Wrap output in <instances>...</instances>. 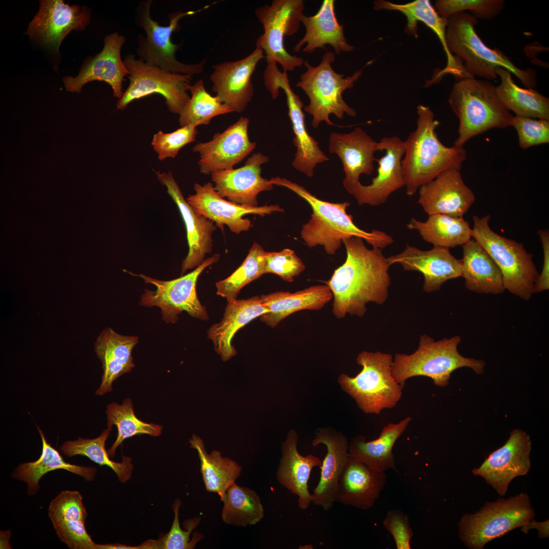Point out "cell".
I'll return each instance as SVG.
<instances>
[{
	"label": "cell",
	"mask_w": 549,
	"mask_h": 549,
	"mask_svg": "<svg viewBox=\"0 0 549 549\" xmlns=\"http://www.w3.org/2000/svg\"><path fill=\"white\" fill-rule=\"evenodd\" d=\"M387 260L390 266L399 263L404 270L421 272L424 278L423 289L428 293L439 290L446 281L462 275L461 260L446 248L434 247L423 251L407 244L402 252Z\"/></svg>",
	"instance_id": "603a6c76"
},
{
	"label": "cell",
	"mask_w": 549,
	"mask_h": 549,
	"mask_svg": "<svg viewBox=\"0 0 549 549\" xmlns=\"http://www.w3.org/2000/svg\"><path fill=\"white\" fill-rule=\"evenodd\" d=\"M407 227L417 230L424 240L434 247L453 248L472 238V228L463 217L433 214L429 215L425 222L412 218Z\"/></svg>",
	"instance_id": "b9f144b4"
},
{
	"label": "cell",
	"mask_w": 549,
	"mask_h": 549,
	"mask_svg": "<svg viewBox=\"0 0 549 549\" xmlns=\"http://www.w3.org/2000/svg\"><path fill=\"white\" fill-rule=\"evenodd\" d=\"M196 127L189 125L171 133L160 131L154 135L151 145L160 161L168 158H174L179 150L186 145L195 141L198 133Z\"/></svg>",
	"instance_id": "f907efd6"
},
{
	"label": "cell",
	"mask_w": 549,
	"mask_h": 549,
	"mask_svg": "<svg viewBox=\"0 0 549 549\" xmlns=\"http://www.w3.org/2000/svg\"><path fill=\"white\" fill-rule=\"evenodd\" d=\"M418 202L428 215L444 214L463 217L475 200L464 182L460 169L451 168L418 189Z\"/></svg>",
	"instance_id": "7402d4cb"
},
{
	"label": "cell",
	"mask_w": 549,
	"mask_h": 549,
	"mask_svg": "<svg viewBox=\"0 0 549 549\" xmlns=\"http://www.w3.org/2000/svg\"><path fill=\"white\" fill-rule=\"evenodd\" d=\"M151 0L140 2L136 8L135 22L136 25L145 32L137 37L136 53L139 59L163 70L173 73L189 75L192 76L203 72L206 59L196 64H185L178 61L175 53L182 43L174 44L171 41L173 33L180 28L179 21L187 16L193 15L207 8H203L186 12L178 11L168 15L169 23L167 26L160 25L150 16Z\"/></svg>",
	"instance_id": "30bf717a"
},
{
	"label": "cell",
	"mask_w": 549,
	"mask_h": 549,
	"mask_svg": "<svg viewBox=\"0 0 549 549\" xmlns=\"http://www.w3.org/2000/svg\"><path fill=\"white\" fill-rule=\"evenodd\" d=\"M504 3L503 0H437L434 8L440 16L446 18L470 10L477 19L490 20L500 13Z\"/></svg>",
	"instance_id": "681fc988"
},
{
	"label": "cell",
	"mask_w": 549,
	"mask_h": 549,
	"mask_svg": "<svg viewBox=\"0 0 549 549\" xmlns=\"http://www.w3.org/2000/svg\"><path fill=\"white\" fill-rule=\"evenodd\" d=\"M48 516L58 538L71 549H97L86 531L87 511L77 491H63L50 502Z\"/></svg>",
	"instance_id": "83f0119b"
},
{
	"label": "cell",
	"mask_w": 549,
	"mask_h": 549,
	"mask_svg": "<svg viewBox=\"0 0 549 549\" xmlns=\"http://www.w3.org/2000/svg\"><path fill=\"white\" fill-rule=\"evenodd\" d=\"M268 312L259 296L227 301L221 321L211 325L207 331L208 338L212 342L215 351L223 361H227L236 354L232 345L236 332L253 319Z\"/></svg>",
	"instance_id": "d6a6232c"
},
{
	"label": "cell",
	"mask_w": 549,
	"mask_h": 549,
	"mask_svg": "<svg viewBox=\"0 0 549 549\" xmlns=\"http://www.w3.org/2000/svg\"><path fill=\"white\" fill-rule=\"evenodd\" d=\"M128 71L130 83L116 103L117 109L124 110L132 101L159 94L165 99L169 110L179 114L188 104V92L192 84V76L166 72L148 64L134 54L123 59Z\"/></svg>",
	"instance_id": "7c38bea8"
},
{
	"label": "cell",
	"mask_w": 549,
	"mask_h": 549,
	"mask_svg": "<svg viewBox=\"0 0 549 549\" xmlns=\"http://www.w3.org/2000/svg\"><path fill=\"white\" fill-rule=\"evenodd\" d=\"M161 184L167 188V192L174 201L185 222L189 252L181 264V276L188 269L195 268L204 261L206 254L212 251V235L216 230L214 222L195 212L185 200L172 173L156 171Z\"/></svg>",
	"instance_id": "cb8c5ba5"
},
{
	"label": "cell",
	"mask_w": 549,
	"mask_h": 549,
	"mask_svg": "<svg viewBox=\"0 0 549 549\" xmlns=\"http://www.w3.org/2000/svg\"><path fill=\"white\" fill-rule=\"evenodd\" d=\"M477 23V19L466 12L455 13L447 18V46L462 61L468 75L493 80L498 77L497 69L501 67L514 74L525 87H535L536 71L531 68H518L502 51L485 45L476 32Z\"/></svg>",
	"instance_id": "277c9868"
},
{
	"label": "cell",
	"mask_w": 549,
	"mask_h": 549,
	"mask_svg": "<svg viewBox=\"0 0 549 549\" xmlns=\"http://www.w3.org/2000/svg\"><path fill=\"white\" fill-rule=\"evenodd\" d=\"M374 9L376 10L397 11L406 17L405 28L406 34L417 37V23H424L432 29L440 40L447 56V64L443 69L448 74H454L460 69L458 58L449 51L447 44L446 28L447 18L440 16L429 0H415L404 4H395L385 0L375 1Z\"/></svg>",
	"instance_id": "d590c367"
},
{
	"label": "cell",
	"mask_w": 549,
	"mask_h": 549,
	"mask_svg": "<svg viewBox=\"0 0 549 549\" xmlns=\"http://www.w3.org/2000/svg\"><path fill=\"white\" fill-rule=\"evenodd\" d=\"M531 450L529 435L520 429L513 430L505 444L491 453L481 465L474 468L472 472L482 477L503 496L512 479L529 471Z\"/></svg>",
	"instance_id": "2e32d148"
},
{
	"label": "cell",
	"mask_w": 549,
	"mask_h": 549,
	"mask_svg": "<svg viewBox=\"0 0 549 549\" xmlns=\"http://www.w3.org/2000/svg\"><path fill=\"white\" fill-rule=\"evenodd\" d=\"M265 56L263 50L256 47L243 58L213 66L210 76L212 90L233 112H242L252 100L254 93L252 76L258 63Z\"/></svg>",
	"instance_id": "ffe728a7"
},
{
	"label": "cell",
	"mask_w": 549,
	"mask_h": 549,
	"mask_svg": "<svg viewBox=\"0 0 549 549\" xmlns=\"http://www.w3.org/2000/svg\"><path fill=\"white\" fill-rule=\"evenodd\" d=\"M222 521L229 525L246 527L260 522L264 517V509L261 499L254 490L235 482L226 491L222 500Z\"/></svg>",
	"instance_id": "7bdbcfd3"
},
{
	"label": "cell",
	"mask_w": 549,
	"mask_h": 549,
	"mask_svg": "<svg viewBox=\"0 0 549 549\" xmlns=\"http://www.w3.org/2000/svg\"><path fill=\"white\" fill-rule=\"evenodd\" d=\"M356 360L362 370L354 377L341 374L338 382L341 388L365 413L379 414L384 409L395 407L401 399L403 388L392 376V356L364 351Z\"/></svg>",
	"instance_id": "ba28073f"
},
{
	"label": "cell",
	"mask_w": 549,
	"mask_h": 549,
	"mask_svg": "<svg viewBox=\"0 0 549 549\" xmlns=\"http://www.w3.org/2000/svg\"><path fill=\"white\" fill-rule=\"evenodd\" d=\"M181 505V501L176 499L173 505L174 513V520L171 528L168 533L157 540H148L144 543L146 548H164V549H191L203 536L202 534L196 532L190 540V536L192 531L198 525L201 517L193 518L186 520L185 530L181 529L179 521V509Z\"/></svg>",
	"instance_id": "c3c4849f"
},
{
	"label": "cell",
	"mask_w": 549,
	"mask_h": 549,
	"mask_svg": "<svg viewBox=\"0 0 549 549\" xmlns=\"http://www.w3.org/2000/svg\"><path fill=\"white\" fill-rule=\"evenodd\" d=\"M538 234L543 253V267L534 285V293L549 289V231L548 229L539 230Z\"/></svg>",
	"instance_id": "11a10c76"
},
{
	"label": "cell",
	"mask_w": 549,
	"mask_h": 549,
	"mask_svg": "<svg viewBox=\"0 0 549 549\" xmlns=\"http://www.w3.org/2000/svg\"><path fill=\"white\" fill-rule=\"evenodd\" d=\"M379 143L380 151L385 153L380 159H376L378 163L377 176L369 185L361 184L352 195L359 205L383 204L392 193L405 186L402 165L404 141L397 136L384 137Z\"/></svg>",
	"instance_id": "d4e9b609"
},
{
	"label": "cell",
	"mask_w": 549,
	"mask_h": 549,
	"mask_svg": "<svg viewBox=\"0 0 549 549\" xmlns=\"http://www.w3.org/2000/svg\"><path fill=\"white\" fill-rule=\"evenodd\" d=\"M263 78L264 84L273 99L278 97L280 88L286 95L288 115L294 134L293 142L296 147L292 165L297 170L311 177L316 165L329 159L320 149L318 142L307 131L305 116L302 110L303 104L299 96L292 89L287 72H281L277 63L267 64Z\"/></svg>",
	"instance_id": "9a60e30c"
},
{
	"label": "cell",
	"mask_w": 549,
	"mask_h": 549,
	"mask_svg": "<svg viewBox=\"0 0 549 549\" xmlns=\"http://www.w3.org/2000/svg\"><path fill=\"white\" fill-rule=\"evenodd\" d=\"M344 263L326 282L333 297L332 313L338 319L347 314L362 317L370 302L383 304L388 296L390 265L382 249H369L363 239L352 237L342 241Z\"/></svg>",
	"instance_id": "6da1fadb"
},
{
	"label": "cell",
	"mask_w": 549,
	"mask_h": 549,
	"mask_svg": "<svg viewBox=\"0 0 549 549\" xmlns=\"http://www.w3.org/2000/svg\"><path fill=\"white\" fill-rule=\"evenodd\" d=\"M328 149L341 160L345 174L343 185L351 195L361 184V174H372L376 160L374 152L380 151L379 142L375 141L360 128H356L349 133L331 134Z\"/></svg>",
	"instance_id": "484cf974"
},
{
	"label": "cell",
	"mask_w": 549,
	"mask_h": 549,
	"mask_svg": "<svg viewBox=\"0 0 549 549\" xmlns=\"http://www.w3.org/2000/svg\"><path fill=\"white\" fill-rule=\"evenodd\" d=\"M491 216L473 217L472 237L489 253L500 269L505 290L525 300L534 294L539 272L523 244L508 238L491 229Z\"/></svg>",
	"instance_id": "52a82bcc"
},
{
	"label": "cell",
	"mask_w": 549,
	"mask_h": 549,
	"mask_svg": "<svg viewBox=\"0 0 549 549\" xmlns=\"http://www.w3.org/2000/svg\"><path fill=\"white\" fill-rule=\"evenodd\" d=\"M411 420V417H407L398 423H389L372 441H366L363 436L353 438L349 444V458L378 471H397L392 448Z\"/></svg>",
	"instance_id": "74e56055"
},
{
	"label": "cell",
	"mask_w": 549,
	"mask_h": 549,
	"mask_svg": "<svg viewBox=\"0 0 549 549\" xmlns=\"http://www.w3.org/2000/svg\"><path fill=\"white\" fill-rule=\"evenodd\" d=\"M260 297L269 312L261 315L260 319L273 328L282 320L299 311L321 309L333 296L327 285H318L293 293L279 291L263 294Z\"/></svg>",
	"instance_id": "e575fe53"
},
{
	"label": "cell",
	"mask_w": 549,
	"mask_h": 549,
	"mask_svg": "<svg viewBox=\"0 0 549 549\" xmlns=\"http://www.w3.org/2000/svg\"><path fill=\"white\" fill-rule=\"evenodd\" d=\"M269 158L260 152L254 154L241 167L211 174L214 188L223 198L234 203L257 207V196L261 192L273 189L269 180L261 176V165Z\"/></svg>",
	"instance_id": "4316f807"
},
{
	"label": "cell",
	"mask_w": 549,
	"mask_h": 549,
	"mask_svg": "<svg viewBox=\"0 0 549 549\" xmlns=\"http://www.w3.org/2000/svg\"><path fill=\"white\" fill-rule=\"evenodd\" d=\"M138 341L137 336H123L109 327L102 331L94 345L103 370L101 384L96 391L97 395L111 391L114 381L134 367L132 351Z\"/></svg>",
	"instance_id": "1f68e13d"
},
{
	"label": "cell",
	"mask_w": 549,
	"mask_h": 549,
	"mask_svg": "<svg viewBox=\"0 0 549 549\" xmlns=\"http://www.w3.org/2000/svg\"><path fill=\"white\" fill-rule=\"evenodd\" d=\"M297 434L291 430L281 446L282 456L276 472L278 482L293 494L298 496V505L307 509L312 502L308 482L315 467H320L322 462L312 454L300 455L297 449Z\"/></svg>",
	"instance_id": "4dcf8cb0"
},
{
	"label": "cell",
	"mask_w": 549,
	"mask_h": 549,
	"mask_svg": "<svg viewBox=\"0 0 549 549\" xmlns=\"http://www.w3.org/2000/svg\"><path fill=\"white\" fill-rule=\"evenodd\" d=\"M269 180L273 185L292 191L310 205L313 212L310 219L302 225L301 237L311 248L322 246L328 254L333 255L343 240L352 237L365 240L374 249H383L393 242L392 237L383 231L367 232L357 227L352 216L346 212L350 205L348 202L331 203L320 200L303 187L285 178L277 176Z\"/></svg>",
	"instance_id": "7a4b0ae2"
},
{
	"label": "cell",
	"mask_w": 549,
	"mask_h": 549,
	"mask_svg": "<svg viewBox=\"0 0 549 549\" xmlns=\"http://www.w3.org/2000/svg\"><path fill=\"white\" fill-rule=\"evenodd\" d=\"M220 255L209 257L191 272L178 278L168 281L159 280L143 274H135L124 270L130 274L141 278L146 284L156 286L154 291L144 289L139 304L156 306L161 311L162 319L166 323H175L178 315L186 311L192 317L206 321L208 319L206 309L200 302L196 292V283L202 272L208 266L217 262Z\"/></svg>",
	"instance_id": "4fadbf2b"
},
{
	"label": "cell",
	"mask_w": 549,
	"mask_h": 549,
	"mask_svg": "<svg viewBox=\"0 0 549 549\" xmlns=\"http://www.w3.org/2000/svg\"><path fill=\"white\" fill-rule=\"evenodd\" d=\"M306 266L295 252L288 248L280 252H266L265 273H273L284 281L292 282Z\"/></svg>",
	"instance_id": "816d5d0a"
},
{
	"label": "cell",
	"mask_w": 549,
	"mask_h": 549,
	"mask_svg": "<svg viewBox=\"0 0 549 549\" xmlns=\"http://www.w3.org/2000/svg\"><path fill=\"white\" fill-rule=\"evenodd\" d=\"M383 524L392 536L398 549H410L413 533L406 515L399 510L388 512Z\"/></svg>",
	"instance_id": "db71d44e"
},
{
	"label": "cell",
	"mask_w": 549,
	"mask_h": 549,
	"mask_svg": "<svg viewBox=\"0 0 549 549\" xmlns=\"http://www.w3.org/2000/svg\"><path fill=\"white\" fill-rule=\"evenodd\" d=\"M42 448L40 456L34 462L19 464L12 472V477L27 484V494L35 495L39 490L41 478L50 471L62 469L80 476L87 481L93 480L97 473L93 467L81 466L66 462L59 452L46 439L43 432L38 427Z\"/></svg>",
	"instance_id": "f35d334b"
},
{
	"label": "cell",
	"mask_w": 549,
	"mask_h": 549,
	"mask_svg": "<svg viewBox=\"0 0 549 549\" xmlns=\"http://www.w3.org/2000/svg\"><path fill=\"white\" fill-rule=\"evenodd\" d=\"M106 414L107 428L111 430L112 426L115 425L117 429V438L108 450L111 457L114 455L118 446L127 438L141 434L157 437L162 433L161 425L146 423L136 417L130 399H126L120 405L116 403L109 404L107 406Z\"/></svg>",
	"instance_id": "f6af8a7d"
},
{
	"label": "cell",
	"mask_w": 549,
	"mask_h": 549,
	"mask_svg": "<svg viewBox=\"0 0 549 549\" xmlns=\"http://www.w3.org/2000/svg\"><path fill=\"white\" fill-rule=\"evenodd\" d=\"M334 0H324L318 12L313 16H302L300 22L306 28L302 38L293 48L299 52L305 44L303 51L312 53L317 48L325 49V45H330L334 52H351L355 47L350 45L344 34V27L337 19L334 10Z\"/></svg>",
	"instance_id": "836d02e7"
},
{
	"label": "cell",
	"mask_w": 549,
	"mask_h": 549,
	"mask_svg": "<svg viewBox=\"0 0 549 549\" xmlns=\"http://www.w3.org/2000/svg\"><path fill=\"white\" fill-rule=\"evenodd\" d=\"M320 444L326 447L327 453L320 467V480L312 494V502L327 511L335 502L339 479L349 458V444L342 434L327 429L316 433L312 445Z\"/></svg>",
	"instance_id": "f1b7e54d"
},
{
	"label": "cell",
	"mask_w": 549,
	"mask_h": 549,
	"mask_svg": "<svg viewBox=\"0 0 549 549\" xmlns=\"http://www.w3.org/2000/svg\"><path fill=\"white\" fill-rule=\"evenodd\" d=\"M462 247V277L466 288L479 294L503 293L505 288L501 271L485 249L472 238Z\"/></svg>",
	"instance_id": "8d00e7d4"
},
{
	"label": "cell",
	"mask_w": 549,
	"mask_h": 549,
	"mask_svg": "<svg viewBox=\"0 0 549 549\" xmlns=\"http://www.w3.org/2000/svg\"><path fill=\"white\" fill-rule=\"evenodd\" d=\"M496 73L500 78L496 86L497 95L506 108L516 116L549 120V99L532 88H523L514 82L511 73L499 67Z\"/></svg>",
	"instance_id": "ab89813d"
},
{
	"label": "cell",
	"mask_w": 549,
	"mask_h": 549,
	"mask_svg": "<svg viewBox=\"0 0 549 549\" xmlns=\"http://www.w3.org/2000/svg\"><path fill=\"white\" fill-rule=\"evenodd\" d=\"M249 118L240 117L224 132L215 134L211 140L193 147L200 155L201 173L208 175L232 169L254 149L256 143L249 139Z\"/></svg>",
	"instance_id": "d6986e66"
},
{
	"label": "cell",
	"mask_w": 549,
	"mask_h": 549,
	"mask_svg": "<svg viewBox=\"0 0 549 549\" xmlns=\"http://www.w3.org/2000/svg\"><path fill=\"white\" fill-rule=\"evenodd\" d=\"M511 126L516 130L519 146L524 149L549 142V120L514 116Z\"/></svg>",
	"instance_id": "f5cc1de1"
},
{
	"label": "cell",
	"mask_w": 549,
	"mask_h": 549,
	"mask_svg": "<svg viewBox=\"0 0 549 549\" xmlns=\"http://www.w3.org/2000/svg\"><path fill=\"white\" fill-rule=\"evenodd\" d=\"M189 442L191 447L197 451L206 491L216 493L222 501L227 490L240 475L242 467L236 461L222 456L218 450H214L208 453L202 439L195 435L192 436Z\"/></svg>",
	"instance_id": "60d3db41"
},
{
	"label": "cell",
	"mask_w": 549,
	"mask_h": 549,
	"mask_svg": "<svg viewBox=\"0 0 549 549\" xmlns=\"http://www.w3.org/2000/svg\"><path fill=\"white\" fill-rule=\"evenodd\" d=\"M448 102L459 120V136L454 142L458 147L489 130L511 126L514 116L500 100L496 86L486 80L458 79Z\"/></svg>",
	"instance_id": "5b68a950"
},
{
	"label": "cell",
	"mask_w": 549,
	"mask_h": 549,
	"mask_svg": "<svg viewBox=\"0 0 549 549\" xmlns=\"http://www.w3.org/2000/svg\"><path fill=\"white\" fill-rule=\"evenodd\" d=\"M461 342L459 336L437 341L426 334L421 336L418 349L414 353L395 354L391 365L392 376L403 388L406 381L415 376L429 377L436 386L445 387L451 374L463 367L482 374L485 362L460 354L458 346Z\"/></svg>",
	"instance_id": "8992f818"
},
{
	"label": "cell",
	"mask_w": 549,
	"mask_h": 549,
	"mask_svg": "<svg viewBox=\"0 0 549 549\" xmlns=\"http://www.w3.org/2000/svg\"><path fill=\"white\" fill-rule=\"evenodd\" d=\"M194 189L195 193L189 195L187 202L196 213L213 221L222 231L225 225L236 234L248 231L251 221L243 218L247 214L263 217L273 212L284 211L279 205L251 207L226 200L218 194L210 182L203 185L196 183Z\"/></svg>",
	"instance_id": "e0dca14e"
},
{
	"label": "cell",
	"mask_w": 549,
	"mask_h": 549,
	"mask_svg": "<svg viewBox=\"0 0 549 549\" xmlns=\"http://www.w3.org/2000/svg\"><path fill=\"white\" fill-rule=\"evenodd\" d=\"M90 10L69 6L60 0L40 1L38 13L26 32L30 39L58 52L64 38L73 29L83 30L89 22Z\"/></svg>",
	"instance_id": "ac0fdd59"
},
{
	"label": "cell",
	"mask_w": 549,
	"mask_h": 549,
	"mask_svg": "<svg viewBox=\"0 0 549 549\" xmlns=\"http://www.w3.org/2000/svg\"><path fill=\"white\" fill-rule=\"evenodd\" d=\"M266 252L254 242L240 266L230 276L216 284L217 294L227 301L237 299L240 290L264 273Z\"/></svg>",
	"instance_id": "7dc6e473"
},
{
	"label": "cell",
	"mask_w": 549,
	"mask_h": 549,
	"mask_svg": "<svg viewBox=\"0 0 549 549\" xmlns=\"http://www.w3.org/2000/svg\"><path fill=\"white\" fill-rule=\"evenodd\" d=\"M535 528L539 531L540 538H546L548 536V521L543 522H536L532 520L527 525L522 527V531L527 533L531 528Z\"/></svg>",
	"instance_id": "9f6ffc18"
},
{
	"label": "cell",
	"mask_w": 549,
	"mask_h": 549,
	"mask_svg": "<svg viewBox=\"0 0 549 549\" xmlns=\"http://www.w3.org/2000/svg\"><path fill=\"white\" fill-rule=\"evenodd\" d=\"M386 483V475L349 458L339 479L335 502L365 510L371 508Z\"/></svg>",
	"instance_id": "f546056e"
},
{
	"label": "cell",
	"mask_w": 549,
	"mask_h": 549,
	"mask_svg": "<svg viewBox=\"0 0 549 549\" xmlns=\"http://www.w3.org/2000/svg\"><path fill=\"white\" fill-rule=\"evenodd\" d=\"M111 430L108 428L94 439L78 438L76 440L65 442L60 449L68 457L81 455L87 457L100 466L110 467L115 473L119 480L126 482L131 477L133 465L130 457L123 455L121 462H115L109 458L105 448V442Z\"/></svg>",
	"instance_id": "ee69618b"
},
{
	"label": "cell",
	"mask_w": 549,
	"mask_h": 549,
	"mask_svg": "<svg viewBox=\"0 0 549 549\" xmlns=\"http://www.w3.org/2000/svg\"><path fill=\"white\" fill-rule=\"evenodd\" d=\"M417 127L404 141L405 151L402 161L406 194L413 196L422 185L451 168L461 169L466 158L463 147H447L436 132L440 123L434 119L429 107H417Z\"/></svg>",
	"instance_id": "3957f363"
},
{
	"label": "cell",
	"mask_w": 549,
	"mask_h": 549,
	"mask_svg": "<svg viewBox=\"0 0 549 549\" xmlns=\"http://www.w3.org/2000/svg\"><path fill=\"white\" fill-rule=\"evenodd\" d=\"M535 516L527 494L489 502L474 514H466L458 524L461 540L468 548H483L491 540L527 525Z\"/></svg>",
	"instance_id": "8fae6325"
},
{
	"label": "cell",
	"mask_w": 549,
	"mask_h": 549,
	"mask_svg": "<svg viewBox=\"0 0 549 549\" xmlns=\"http://www.w3.org/2000/svg\"><path fill=\"white\" fill-rule=\"evenodd\" d=\"M189 91L192 95L190 100L179 114L181 127L206 125L217 116L233 112L217 96H212L206 90L202 79L192 85Z\"/></svg>",
	"instance_id": "bcb514c9"
},
{
	"label": "cell",
	"mask_w": 549,
	"mask_h": 549,
	"mask_svg": "<svg viewBox=\"0 0 549 549\" xmlns=\"http://www.w3.org/2000/svg\"><path fill=\"white\" fill-rule=\"evenodd\" d=\"M125 41V37L117 33L106 36L103 49L84 63L76 77L64 78L66 89L80 93L86 83L95 80L104 81L111 86L114 97L120 99L124 94L123 82L128 75L121 58V49Z\"/></svg>",
	"instance_id": "44dd1931"
},
{
	"label": "cell",
	"mask_w": 549,
	"mask_h": 549,
	"mask_svg": "<svg viewBox=\"0 0 549 549\" xmlns=\"http://www.w3.org/2000/svg\"><path fill=\"white\" fill-rule=\"evenodd\" d=\"M304 9L302 0H273L271 5L262 6L255 10V15L264 29L256 45L263 50L267 64L279 63L286 72L303 65L302 58L292 55L286 50L284 38L298 31Z\"/></svg>",
	"instance_id": "5bb4252c"
},
{
	"label": "cell",
	"mask_w": 549,
	"mask_h": 549,
	"mask_svg": "<svg viewBox=\"0 0 549 549\" xmlns=\"http://www.w3.org/2000/svg\"><path fill=\"white\" fill-rule=\"evenodd\" d=\"M334 58L333 52H327L317 66L304 61L307 70L300 75L296 84L310 99L304 110L312 115V125L315 128L323 121L328 125H334L329 118L331 114L340 119L343 118L344 113L352 117L356 116V111L344 101L342 94L353 86L354 82L361 75V70L344 78V74L336 73L331 67Z\"/></svg>",
	"instance_id": "9c48e42d"
}]
</instances>
